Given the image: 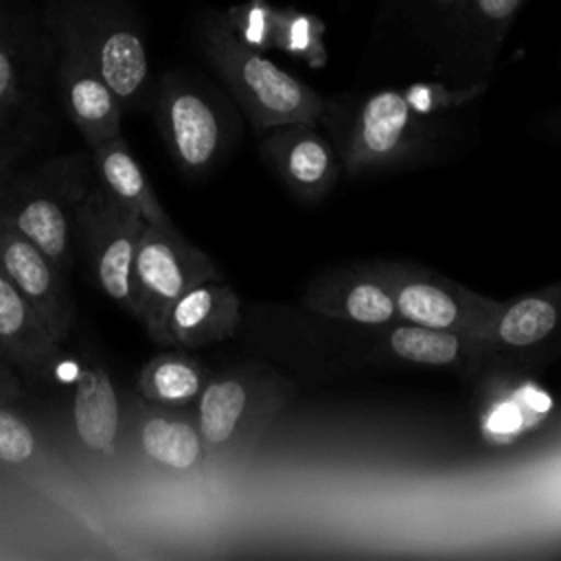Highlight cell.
Segmentation results:
<instances>
[{"label": "cell", "instance_id": "obj_1", "mask_svg": "<svg viewBox=\"0 0 561 561\" xmlns=\"http://www.w3.org/2000/svg\"><path fill=\"white\" fill-rule=\"evenodd\" d=\"M197 44L256 129L313 125L324 114L322 96L261 50L243 44L221 11L210 9L202 15Z\"/></svg>", "mask_w": 561, "mask_h": 561}, {"label": "cell", "instance_id": "obj_2", "mask_svg": "<svg viewBox=\"0 0 561 561\" xmlns=\"http://www.w3.org/2000/svg\"><path fill=\"white\" fill-rule=\"evenodd\" d=\"M90 151L48 160L0 182V219L33 241L66 276L77 263V206L94 182Z\"/></svg>", "mask_w": 561, "mask_h": 561}, {"label": "cell", "instance_id": "obj_3", "mask_svg": "<svg viewBox=\"0 0 561 561\" xmlns=\"http://www.w3.org/2000/svg\"><path fill=\"white\" fill-rule=\"evenodd\" d=\"M50 33L72 37L96 64L123 112L153 101L147 42L136 13L123 0H50Z\"/></svg>", "mask_w": 561, "mask_h": 561}, {"label": "cell", "instance_id": "obj_4", "mask_svg": "<svg viewBox=\"0 0 561 561\" xmlns=\"http://www.w3.org/2000/svg\"><path fill=\"white\" fill-rule=\"evenodd\" d=\"M219 278L213 259L193 245L175 226L147 224L131 261L134 318L158 340L169 307L193 285Z\"/></svg>", "mask_w": 561, "mask_h": 561}, {"label": "cell", "instance_id": "obj_5", "mask_svg": "<svg viewBox=\"0 0 561 561\" xmlns=\"http://www.w3.org/2000/svg\"><path fill=\"white\" fill-rule=\"evenodd\" d=\"M151 103L158 129L180 171L191 178L206 175L228 140L226 114L217 96L193 77L167 72Z\"/></svg>", "mask_w": 561, "mask_h": 561}, {"label": "cell", "instance_id": "obj_6", "mask_svg": "<svg viewBox=\"0 0 561 561\" xmlns=\"http://www.w3.org/2000/svg\"><path fill=\"white\" fill-rule=\"evenodd\" d=\"M147 221L116 202L94 178L77 206V250L85 254L101 294L136 313L131 298V261Z\"/></svg>", "mask_w": 561, "mask_h": 561}, {"label": "cell", "instance_id": "obj_7", "mask_svg": "<svg viewBox=\"0 0 561 561\" xmlns=\"http://www.w3.org/2000/svg\"><path fill=\"white\" fill-rule=\"evenodd\" d=\"M375 272L388 285L399 322H412L432 329L458 331L486 340L491 320L502 300L476 294L454 280L425 276L408 267L383 265Z\"/></svg>", "mask_w": 561, "mask_h": 561}, {"label": "cell", "instance_id": "obj_8", "mask_svg": "<svg viewBox=\"0 0 561 561\" xmlns=\"http://www.w3.org/2000/svg\"><path fill=\"white\" fill-rule=\"evenodd\" d=\"M0 272L64 344L77 322L68 276L22 232L0 219Z\"/></svg>", "mask_w": 561, "mask_h": 561}, {"label": "cell", "instance_id": "obj_9", "mask_svg": "<svg viewBox=\"0 0 561 561\" xmlns=\"http://www.w3.org/2000/svg\"><path fill=\"white\" fill-rule=\"evenodd\" d=\"M57 44V83L68 121L85 147L121 134L123 107L92 57L68 35L53 33Z\"/></svg>", "mask_w": 561, "mask_h": 561}, {"label": "cell", "instance_id": "obj_10", "mask_svg": "<svg viewBox=\"0 0 561 561\" xmlns=\"http://www.w3.org/2000/svg\"><path fill=\"white\" fill-rule=\"evenodd\" d=\"M239 322L241 300L237 291L219 278H210L186 289L169 307L156 342L193 351L232 337Z\"/></svg>", "mask_w": 561, "mask_h": 561}, {"label": "cell", "instance_id": "obj_11", "mask_svg": "<svg viewBox=\"0 0 561 561\" xmlns=\"http://www.w3.org/2000/svg\"><path fill=\"white\" fill-rule=\"evenodd\" d=\"M414 123V101L394 88L370 94L351 125L344 167L351 175L392 162L405 147Z\"/></svg>", "mask_w": 561, "mask_h": 561}, {"label": "cell", "instance_id": "obj_12", "mask_svg": "<svg viewBox=\"0 0 561 561\" xmlns=\"http://www.w3.org/2000/svg\"><path fill=\"white\" fill-rule=\"evenodd\" d=\"M261 153L302 202L324 197L340 175V162L331 145L309 123L274 127L261 142Z\"/></svg>", "mask_w": 561, "mask_h": 561}, {"label": "cell", "instance_id": "obj_13", "mask_svg": "<svg viewBox=\"0 0 561 561\" xmlns=\"http://www.w3.org/2000/svg\"><path fill=\"white\" fill-rule=\"evenodd\" d=\"M59 348L42 316L0 272V355L15 370L44 379L53 373Z\"/></svg>", "mask_w": 561, "mask_h": 561}, {"label": "cell", "instance_id": "obj_14", "mask_svg": "<svg viewBox=\"0 0 561 561\" xmlns=\"http://www.w3.org/2000/svg\"><path fill=\"white\" fill-rule=\"evenodd\" d=\"M305 302L322 318L351 324L383 327L399 320L394 298L375 270L342 274L337 278L316 283Z\"/></svg>", "mask_w": 561, "mask_h": 561}, {"label": "cell", "instance_id": "obj_15", "mask_svg": "<svg viewBox=\"0 0 561 561\" xmlns=\"http://www.w3.org/2000/svg\"><path fill=\"white\" fill-rule=\"evenodd\" d=\"M254 386L237 373H224L206 379L195 399V423L208 451L232 447L254 421Z\"/></svg>", "mask_w": 561, "mask_h": 561}, {"label": "cell", "instance_id": "obj_16", "mask_svg": "<svg viewBox=\"0 0 561 561\" xmlns=\"http://www.w3.org/2000/svg\"><path fill=\"white\" fill-rule=\"evenodd\" d=\"M96 182L121 204L136 210L147 224L175 226L151 188L138 158L131 153L123 131L88 149Z\"/></svg>", "mask_w": 561, "mask_h": 561}, {"label": "cell", "instance_id": "obj_17", "mask_svg": "<svg viewBox=\"0 0 561 561\" xmlns=\"http://www.w3.org/2000/svg\"><path fill=\"white\" fill-rule=\"evenodd\" d=\"M72 423L81 445L99 456H114L121 432V401L110 373L85 364L75 379Z\"/></svg>", "mask_w": 561, "mask_h": 561}, {"label": "cell", "instance_id": "obj_18", "mask_svg": "<svg viewBox=\"0 0 561 561\" xmlns=\"http://www.w3.org/2000/svg\"><path fill=\"white\" fill-rule=\"evenodd\" d=\"M524 0H465L447 57L480 72L489 68Z\"/></svg>", "mask_w": 561, "mask_h": 561}, {"label": "cell", "instance_id": "obj_19", "mask_svg": "<svg viewBox=\"0 0 561 561\" xmlns=\"http://www.w3.org/2000/svg\"><path fill=\"white\" fill-rule=\"evenodd\" d=\"M388 351L419 366L432 368H454V366H473L484 355L493 353L486 340L465 335L458 331L432 329L412 322H401L388 329L386 333Z\"/></svg>", "mask_w": 561, "mask_h": 561}, {"label": "cell", "instance_id": "obj_20", "mask_svg": "<svg viewBox=\"0 0 561 561\" xmlns=\"http://www.w3.org/2000/svg\"><path fill=\"white\" fill-rule=\"evenodd\" d=\"M140 451L158 467L169 471H193L208 454L197 423L173 408L156 405L138 425Z\"/></svg>", "mask_w": 561, "mask_h": 561}, {"label": "cell", "instance_id": "obj_21", "mask_svg": "<svg viewBox=\"0 0 561 561\" xmlns=\"http://www.w3.org/2000/svg\"><path fill=\"white\" fill-rule=\"evenodd\" d=\"M561 324V300L552 291L528 294L511 302H502L486 342L491 351H526L548 340Z\"/></svg>", "mask_w": 561, "mask_h": 561}, {"label": "cell", "instance_id": "obj_22", "mask_svg": "<svg viewBox=\"0 0 561 561\" xmlns=\"http://www.w3.org/2000/svg\"><path fill=\"white\" fill-rule=\"evenodd\" d=\"M204 383V366L175 351L153 355L136 377V388L147 403L173 410L195 403Z\"/></svg>", "mask_w": 561, "mask_h": 561}, {"label": "cell", "instance_id": "obj_23", "mask_svg": "<svg viewBox=\"0 0 561 561\" xmlns=\"http://www.w3.org/2000/svg\"><path fill=\"white\" fill-rule=\"evenodd\" d=\"M554 401L537 383H522L486 405L480 416L482 434L493 443H511L541 423Z\"/></svg>", "mask_w": 561, "mask_h": 561}, {"label": "cell", "instance_id": "obj_24", "mask_svg": "<svg viewBox=\"0 0 561 561\" xmlns=\"http://www.w3.org/2000/svg\"><path fill=\"white\" fill-rule=\"evenodd\" d=\"M324 22L298 7H276L274 48L289 53L311 66H320L327 59L324 50Z\"/></svg>", "mask_w": 561, "mask_h": 561}, {"label": "cell", "instance_id": "obj_25", "mask_svg": "<svg viewBox=\"0 0 561 561\" xmlns=\"http://www.w3.org/2000/svg\"><path fill=\"white\" fill-rule=\"evenodd\" d=\"M31 96V79L26 59L18 42L15 28L0 7V123L20 112Z\"/></svg>", "mask_w": 561, "mask_h": 561}, {"label": "cell", "instance_id": "obj_26", "mask_svg": "<svg viewBox=\"0 0 561 561\" xmlns=\"http://www.w3.org/2000/svg\"><path fill=\"white\" fill-rule=\"evenodd\" d=\"M232 33L248 46L256 50L274 48V24H276V7L267 0H243L239 4L221 11Z\"/></svg>", "mask_w": 561, "mask_h": 561}, {"label": "cell", "instance_id": "obj_27", "mask_svg": "<svg viewBox=\"0 0 561 561\" xmlns=\"http://www.w3.org/2000/svg\"><path fill=\"white\" fill-rule=\"evenodd\" d=\"M37 440L28 423L0 405V462L4 465H22L35 456Z\"/></svg>", "mask_w": 561, "mask_h": 561}, {"label": "cell", "instance_id": "obj_28", "mask_svg": "<svg viewBox=\"0 0 561 561\" xmlns=\"http://www.w3.org/2000/svg\"><path fill=\"white\" fill-rule=\"evenodd\" d=\"M416 18H421V26H427L434 35L436 44L449 46V39L460 20L465 0H416Z\"/></svg>", "mask_w": 561, "mask_h": 561}, {"label": "cell", "instance_id": "obj_29", "mask_svg": "<svg viewBox=\"0 0 561 561\" xmlns=\"http://www.w3.org/2000/svg\"><path fill=\"white\" fill-rule=\"evenodd\" d=\"M24 394L18 370L0 355V403L18 401Z\"/></svg>", "mask_w": 561, "mask_h": 561}, {"label": "cell", "instance_id": "obj_30", "mask_svg": "<svg viewBox=\"0 0 561 561\" xmlns=\"http://www.w3.org/2000/svg\"><path fill=\"white\" fill-rule=\"evenodd\" d=\"M2 125V123H0ZM11 162V158H9V147H7V142H2V138H0V182L7 178L4 175V169H7V164Z\"/></svg>", "mask_w": 561, "mask_h": 561}]
</instances>
